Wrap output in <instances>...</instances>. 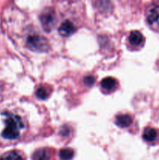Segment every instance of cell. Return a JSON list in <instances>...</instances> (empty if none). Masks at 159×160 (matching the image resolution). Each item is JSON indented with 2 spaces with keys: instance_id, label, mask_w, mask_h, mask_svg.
I'll list each match as a JSON object with an SVG mask.
<instances>
[{
  "instance_id": "cell-9",
  "label": "cell",
  "mask_w": 159,
  "mask_h": 160,
  "mask_svg": "<svg viewBox=\"0 0 159 160\" xmlns=\"http://www.w3.org/2000/svg\"><path fill=\"white\" fill-rule=\"evenodd\" d=\"M101 87L104 89V90H112L115 88V86L116 85V81L113 78H111V77H108L105 78L104 79H103L101 81Z\"/></svg>"
},
{
  "instance_id": "cell-10",
  "label": "cell",
  "mask_w": 159,
  "mask_h": 160,
  "mask_svg": "<svg viewBox=\"0 0 159 160\" xmlns=\"http://www.w3.org/2000/svg\"><path fill=\"white\" fill-rule=\"evenodd\" d=\"M74 152L72 148H63L59 152V157L62 160H71L73 159Z\"/></svg>"
},
{
  "instance_id": "cell-6",
  "label": "cell",
  "mask_w": 159,
  "mask_h": 160,
  "mask_svg": "<svg viewBox=\"0 0 159 160\" xmlns=\"http://www.w3.org/2000/svg\"><path fill=\"white\" fill-rule=\"evenodd\" d=\"M132 123V117L127 114H121L115 118V123L120 128H127Z\"/></svg>"
},
{
  "instance_id": "cell-13",
  "label": "cell",
  "mask_w": 159,
  "mask_h": 160,
  "mask_svg": "<svg viewBox=\"0 0 159 160\" xmlns=\"http://www.w3.org/2000/svg\"><path fill=\"white\" fill-rule=\"evenodd\" d=\"M36 95H37V97L38 98L44 100L48 98V93L46 89L43 88H41L37 89V92H36Z\"/></svg>"
},
{
  "instance_id": "cell-1",
  "label": "cell",
  "mask_w": 159,
  "mask_h": 160,
  "mask_svg": "<svg viewBox=\"0 0 159 160\" xmlns=\"http://www.w3.org/2000/svg\"><path fill=\"white\" fill-rule=\"evenodd\" d=\"M5 129L2 131L3 138L6 139L17 138L20 136V131L23 128V123L19 116L12 113H6L5 119Z\"/></svg>"
},
{
  "instance_id": "cell-5",
  "label": "cell",
  "mask_w": 159,
  "mask_h": 160,
  "mask_svg": "<svg viewBox=\"0 0 159 160\" xmlns=\"http://www.w3.org/2000/svg\"><path fill=\"white\" fill-rule=\"evenodd\" d=\"M76 31V28L70 20H65L59 28V33L63 37H68Z\"/></svg>"
},
{
  "instance_id": "cell-3",
  "label": "cell",
  "mask_w": 159,
  "mask_h": 160,
  "mask_svg": "<svg viewBox=\"0 0 159 160\" xmlns=\"http://www.w3.org/2000/svg\"><path fill=\"white\" fill-rule=\"evenodd\" d=\"M147 20L151 28L159 31V5H152L148 8Z\"/></svg>"
},
{
  "instance_id": "cell-4",
  "label": "cell",
  "mask_w": 159,
  "mask_h": 160,
  "mask_svg": "<svg viewBox=\"0 0 159 160\" xmlns=\"http://www.w3.org/2000/svg\"><path fill=\"white\" fill-rule=\"evenodd\" d=\"M40 20L45 31H51V28H53L55 21V12L51 9H47L46 12H43L41 13L40 17Z\"/></svg>"
},
{
  "instance_id": "cell-7",
  "label": "cell",
  "mask_w": 159,
  "mask_h": 160,
  "mask_svg": "<svg viewBox=\"0 0 159 160\" xmlns=\"http://www.w3.org/2000/svg\"><path fill=\"white\" fill-rule=\"evenodd\" d=\"M143 37L141 33L138 31H133L129 36V41L131 45H140L143 42Z\"/></svg>"
},
{
  "instance_id": "cell-8",
  "label": "cell",
  "mask_w": 159,
  "mask_h": 160,
  "mask_svg": "<svg viewBox=\"0 0 159 160\" xmlns=\"http://www.w3.org/2000/svg\"><path fill=\"white\" fill-rule=\"evenodd\" d=\"M157 137V132L155 129L152 128H147L144 130L143 134V138L146 142H154Z\"/></svg>"
},
{
  "instance_id": "cell-11",
  "label": "cell",
  "mask_w": 159,
  "mask_h": 160,
  "mask_svg": "<svg viewBox=\"0 0 159 160\" xmlns=\"http://www.w3.org/2000/svg\"><path fill=\"white\" fill-rule=\"evenodd\" d=\"M34 160H49L50 157L48 152L45 149H40L35 152L34 154Z\"/></svg>"
},
{
  "instance_id": "cell-12",
  "label": "cell",
  "mask_w": 159,
  "mask_h": 160,
  "mask_svg": "<svg viewBox=\"0 0 159 160\" xmlns=\"http://www.w3.org/2000/svg\"><path fill=\"white\" fill-rule=\"evenodd\" d=\"M0 160H23L21 156L15 152H9L0 157Z\"/></svg>"
},
{
  "instance_id": "cell-2",
  "label": "cell",
  "mask_w": 159,
  "mask_h": 160,
  "mask_svg": "<svg viewBox=\"0 0 159 160\" xmlns=\"http://www.w3.org/2000/svg\"><path fill=\"white\" fill-rule=\"evenodd\" d=\"M26 45L31 50L37 52H46L49 48V44L46 38L38 34H31L28 36Z\"/></svg>"
},
{
  "instance_id": "cell-14",
  "label": "cell",
  "mask_w": 159,
  "mask_h": 160,
  "mask_svg": "<svg viewBox=\"0 0 159 160\" xmlns=\"http://www.w3.org/2000/svg\"><path fill=\"white\" fill-rule=\"evenodd\" d=\"M94 81L95 79L93 76H87L84 78V83H85L87 86L93 85Z\"/></svg>"
}]
</instances>
